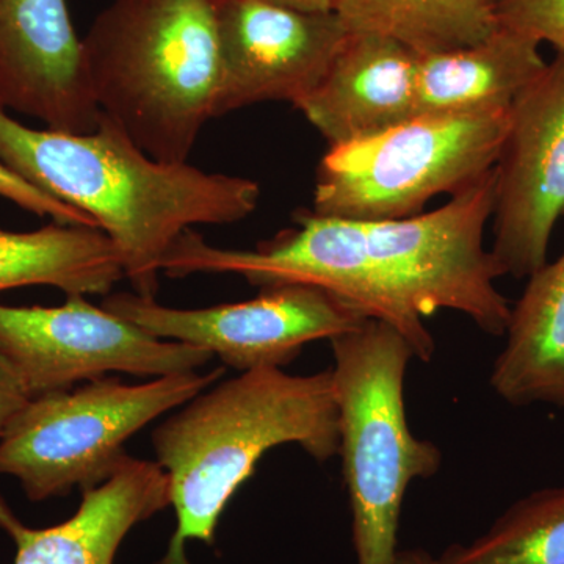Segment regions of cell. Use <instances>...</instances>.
<instances>
[{
  "instance_id": "obj_1",
  "label": "cell",
  "mask_w": 564,
  "mask_h": 564,
  "mask_svg": "<svg viewBox=\"0 0 564 564\" xmlns=\"http://www.w3.org/2000/svg\"><path fill=\"white\" fill-rule=\"evenodd\" d=\"M496 166L440 209L399 220H351L313 210L295 228L252 250L212 247L193 229L166 252L162 273H234L258 288L310 284L332 292L366 317L393 326L415 358L432 361L436 344L425 318L467 315L486 334L505 336L511 317L496 281L502 267L485 248L492 217Z\"/></svg>"
},
{
  "instance_id": "obj_2",
  "label": "cell",
  "mask_w": 564,
  "mask_h": 564,
  "mask_svg": "<svg viewBox=\"0 0 564 564\" xmlns=\"http://www.w3.org/2000/svg\"><path fill=\"white\" fill-rule=\"evenodd\" d=\"M0 163L88 215L121 256L124 280L154 299L166 252L195 225H232L261 199L258 182L150 158L101 115L87 133L32 129L0 106Z\"/></svg>"
},
{
  "instance_id": "obj_3",
  "label": "cell",
  "mask_w": 564,
  "mask_h": 564,
  "mask_svg": "<svg viewBox=\"0 0 564 564\" xmlns=\"http://www.w3.org/2000/svg\"><path fill=\"white\" fill-rule=\"evenodd\" d=\"M295 444L318 463L339 455V411L332 369L289 375L247 370L206 389L152 432L158 464L169 475L177 529L162 564H182L185 541L214 544L234 494L263 455Z\"/></svg>"
},
{
  "instance_id": "obj_4",
  "label": "cell",
  "mask_w": 564,
  "mask_h": 564,
  "mask_svg": "<svg viewBox=\"0 0 564 564\" xmlns=\"http://www.w3.org/2000/svg\"><path fill=\"white\" fill-rule=\"evenodd\" d=\"M82 51L101 115L155 161L188 162L215 118L217 0H113Z\"/></svg>"
},
{
  "instance_id": "obj_5",
  "label": "cell",
  "mask_w": 564,
  "mask_h": 564,
  "mask_svg": "<svg viewBox=\"0 0 564 564\" xmlns=\"http://www.w3.org/2000/svg\"><path fill=\"white\" fill-rule=\"evenodd\" d=\"M329 343L356 562L393 564L408 486L443 464L437 445L414 436L408 423L404 377L414 350L377 318Z\"/></svg>"
},
{
  "instance_id": "obj_6",
  "label": "cell",
  "mask_w": 564,
  "mask_h": 564,
  "mask_svg": "<svg viewBox=\"0 0 564 564\" xmlns=\"http://www.w3.org/2000/svg\"><path fill=\"white\" fill-rule=\"evenodd\" d=\"M226 367L126 384L101 377L35 397L0 437V475L20 481L32 502L95 488L128 456L124 445L148 423L217 383Z\"/></svg>"
},
{
  "instance_id": "obj_7",
  "label": "cell",
  "mask_w": 564,
  "mask_h": 564,
  "mask_svg": "<svg viewBox=\"0 0 564 564\" xmlns=\"http://www.w3.org/2000/svg\"><path fill=\"white\" fill-rule=\"evenodd\" d=\"M510 110L484 115H415L343 147L318 163L313 212L351 220H399L423 214L437 195L452 196L499 161Z\"/></svg>"
},
{
  "instance_id": "obj_8",
  "label": "cell",
  "mask_w": 564,
  "mask_h": 564,
  "mask_svg": "<svg viewBox=\"0 0 564 564\" xmlns=\"http://www.w3.org/2000/svg\"><path fill=\"white\" fill-rule=\"evenodd\" d=\"M0 355L32 399L115 372L140 378L195 372L214 359L203 348L152 336L85 295H68L58 307L0 304Z\"/></svg>"
},
{
  "instance_id": "obj_9",
  "label": "cell",
  "mask_w": 564,
  "mask_h": 564,
  "mask_svg": "<svg viewBox=\"0 0 564 564\" xmlns=\"http://www.w3.org/2000/svg\"><path fill=\"white\" fill-rule=\"evenodd\" d=\"M102 307L152 336L203 348L239 372L282 369L302 355L304 345L332 340L369 318L310 284L272 285L247 302L203 310L162 306L137 293H109Z\"/></svg>"
},
{
  "instance_id": "obj_10",
  "label": "cell",
  "mask_w": 564,
  "mask_h": 564,
  "mask_svg": "<svg viewBox=\"0 0 564 564\" xmlns=\"http://www.w3.org/2000/svg\"><path fill=\"white\" fill-rule=\"evenodd\" d=\"M564 214V57L556 55L510 109L496 163L492 254L505 276L529 280L547 263Z\"/></svg>"
},
{
  "instance_id": "obj_11",
  "label": "cell",
  "mask_w": 564,
  "mask_h": 564,
  "mask_svg": "<svg viewBox=\"0 0 564 564\" xmlns=\"http://www.w3.org/2000/svg\"><path fill=\"white\" fill-rule=\"evenodd\" d=\"M217 32L215 117L259 102L299 106L350 33L336 11L303 13L269 0H217Z\"/></svg>"
},
{
  "instance_id": "obj_12",
  "label": "cell",
  "mask_w": 564,
  "mask_h": 564,
  "mask_svg": "<svg viewBox=\"0 0 564 564\" xmlns=\"http://www.w3.org/2000/svg\"><path fill=\"white\" fill-rule=\"evenodd\" d=\"M0 106L54 131L98 128L101 111L66 0H0Z\"/></svg>"
},
{
  "instance_id": "obj_13",
  "label": "cell",
  "mask_w": 564,
  "mask_h": 564,
  "mask_svg": "<svg viewBox=\"0 0 564 564\" xmlns=\"http://www.w3.org/2000/svg\"><path fill=\"white\" fill-rule=\"evenodd\" d=\"M417 58L391 36L350 32L321 84L296 109L329 148L388 131L415 117Z\"/></svg>"
},
{
  "instance_id": "obj_14",
  "label": "cell",
  "mask_w": 564,
  "mask_h": 564,
  "mask_svg": "<svg viewBox=\"0 0 564 564\" xmlns=\"http://www.w3.org/2000/svg\"><path fill=\"white\" fill-rule=\"evenodd\" d=\"M169 505L165 470L128 455L106 481L82 491L76 514L50 529L22 524L0 496V530L17 544L14 564H113L132 527Z\"/></svg>"
},
{
  "instance_id": "obj_15",
  "label": "cell",
  "mask_w": 564,
  "mask_h": 564,
  "mask_svg": "<svg viewBox=\"0 0 564 564\" xmlns=\"http://www.w3.org/2000/svg\"><path fill=\"white\" fill-rule=\"evenodd\" d=\"M540 43L499 28L463 50L417 58L415 115H484L508 111L547 62Z\"/></svg>"
},
{
  "instance_id": "obj_16",
  "label": "cell",
  "mask_w": 564,
  "mask_h": 564,
  "mask_svg": "<svg viewBox=\"0 0 564 564\" xmlns=\"http://www.w3.org/2000/svg\"><path fill=\"white\" fill-rule=\"evenodd\" d=\"M505 337L489 378L494 392L513 406L564 410V252L529 278Z\"/></svg>"
},
{
  "instance_id": "obj_17",
  "label": "cell",
  "mask_w": 564,
  "mask_h": 564,
  "mask_svg": "<svg viewBox=\"0 0 564 564\" xmlns=\"http://www.w3.org/2000/svg\"><path fill=\"white\" fill-rule=\"evenodd\" d=\"M121 280L120 252L101 229L55 221L31 232L0 228V292L51 285L66 295H109Z\"/></svg>"
},
{
  "instance_id": "obj_18",
  "label": "cell",
  "mask_w": 564,
  "mask_h": 564,
  "mask_svg": "<svg viewBox=\"0 0 564 564\" xmlns=\"http://www.w3.org/2000/svg\"><path fill=\"white\" fill-rule=\"evenodd\" d=\"M499 0H339L348 32L391 36L415 54L474 46L499 29Z\"/></svg>"
},
{
  "instance_id": "obj_19",
  "label": "cell",
  "mask_w": 564,
  "mask_h": 564,
  "mask_svg": "<svg viewBox=\"0 0 564 564\" xmlns=\"http://www.w3.org/2000/svg\"><path fill=\"white\" fill-rule=\"evenodd\" d=\"M441 564H564V486L511 505L481 536L452 544Z\"/></svg>"
},
{
  "instance_id": "obj_20",
  "label": "cell",
  "mask_w": 564,
  "mask_h": 564,
  "mask_svg": "<svg viewBox=\"0 0 564 564\" xmlns=\"http://www.w3.org/2000/svg\"><path fill=\"white\" fill-rule=\"evenodd\" d=\"M497 21L499 28L551 44L564 57V0H499Z\"/></svg>"
},
{
  "instance_id": "obj_21",
  "label": "cell",
  "mask_w": 564,
  "mask_h": 564,
  "mask_svg": "<svg viewBox=\"0 0 564 564\" xmlns=\"http://www.w3.org/2000/svg\"><path fill=\"white\" fill-rule=\"evenodd\" d=\"M0 198L17 204L18 207L31 212L36 217L51 218L52 221L62 223V225L98 228L88 215L82 214V212L69 207L68 204L62 203L61 199L40 191L31 182L22 180L17 173L7 169L3 163H0Z\"/></svg>"
},
{
  "instance_id": "obj_22",
  "label": "cell",
  "mask_w": 564,
  "mask_h": 564,
  "mask_svg": "<svg viewBox=\"0 0 564 564\" xmlns=\"http://www.w3.org/2000/svg\"><path fill=\"white\" fill-rule=\"evenodd\" d=\"M31 400V393L22 384L20 375L0 355V437Z\"/></svg>"
},
{
  "instance_id": "obj_23",
  "label": "cell",
  "mask_w": 564,
  "mask_h": 564,
  "mask_svg": "<svg viewBox=\"0 0 564 564\" xmlns=\"http://www.w3.org/2000/svg\"><path fill=\"white\" fill-rule=\"evenodd\" d=\"M276 6L285 7L303 13H333L339 0H269Z\"/></svg>"
},
{
  "instance_id": "obj_24",
  "label": "cell",
  "mask_w": 564,
  "mask_h": 564,
  "mask_svg": "<svg viewBox=\"0 0 564 564\" xmlns=\"http://www.w3.org/2000/svg\"><path fill=\"white\" fill-rule=\"evenodd\" d=\"M393 564H441L436 556L423 549H403L397 552Z\"/></svg>"
}]
</instances>
